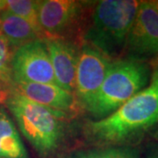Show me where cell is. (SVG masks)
<instances>
[{
  "mask_svg": "<svg viewBox=\"0 0 158 158\" xmlns=\"http://www.w3.org/2000/svg\"><path fill=\"white\" fill-rule=\"evenodd\" d=\"M13 49L0 31V89H4L12 84L11 58Z\"/></svg>",
  "mask_w": 158,
  "mask_h": 158,
  "instance_id": "15",
  "label": "cell"
},
{
  "mask_svg": "<svg viewBox=\"0 0 158 158\" xmlns=\"http://www.w3.org/2000/svg\"><path fill=\"white\" fill-rule=\"evenodd\" d=\"M44 40L50 57L56 84L74 94L80 49L67 39L47 38Z\"/></svg>",
  "mask_w": 158,
  "mask_h": 158,
  "instance_id": "9",
  "label": "cell"
},
{
  "mask_svg": "<svg viewBox=\"0 0 158 158\" xmlns=\"http://www.w3.org/2000/svg\"><path fill=\"white\" fill-rule=\"evenodd\" d=\"M5 6H6V2H5V0H0V11H2V10L5 8Z\"/></svg>",
  "mask_w": 158,
  "mask_h": 158,
  "instance_id": "18",
  "label": "cell"
},
{
  "mask_svg": "<svg viewBox=\"0 0 158 158\" xmlns=\"http://www.w3.org/2000/svg\"><path fill=\"white\" fill-rule=\"evenodd\" d=\"M70 158H85V153L80 152V153H78V154H77V155L73 156L72 157H70Z\"/></svg>",
  "mask_w": 158,
  "mask_h": 158,
  "instance_id": "17",
  "label": "cell"
},
{
  "mask_svg": "<svg viewBox=\"0 0 158 158\" xmlns=\"http://www.w3.org/2000/svg\"><path fill=\"white\" fill-rule=\"evenodd\" d=\"M5 104L40 157H50L60 149L68 134L69 113L36 104L12 89Z\"/></svg>",
  "mask_w": 158,
  "mask_h": 158,
  "instance_id": "2",
  "label": "cell"
},
{
  "mask_svg": "<svg viewBox=\"0 0 158 158\" xmlns=\"http://www.w3.org/2000/svg\"><path fill=\"white\" fill-rule=\"evenodd\" d=\"M13 83L56 84L54 70L44 39L18 48L11 58Z\"/></svg>",
  "mask_w": 158,
  "mask_h": 158,
  "instance_id": "5",
  "label": "cell"
},
{
  "mask_svg": "<svg viewBox=\"0 0 158 158\" xmlns=\"http://www.w3.org/2000/svg\"><path fill=\"white\" fill-rule=\"evenodd\" d=\"M84 153L85 158H141L140 151L132 145L96 148Z\"/></svg>",
  "mask_w": 158,
  "mask_h": 158,
  "instance_id": "14",
  "label": "cell"
},
{
  "mask_svg": "<svg viewBox=\"0 0 158 158\" xmlns=\"http://www.w3.org/2000/svg\"><path fill=\"white\" fill-rule=\"evenodd\" d=\"M153 62H156V63H157V64H158V57H157V58H156V59H154Z\"/></svg>",
  "mask_w": 158,
  "mask_h": 158,
  "instance_id": "21",
  "label": "cell"
},
{
  "mask_svg": "<svg viewBox=\"0 0 158 158\" xmlns=\"http://www.w3.org/2000/svg\"><path fill=\"white\" fill-rule=\"evenodd\" d=\"M0 31L13 51L34 40L41 39L27 21L5 8L0 11Z\"/></svg>",
  "mask_w": 158,
  "mask_h": 158,
  "instance_id": "11",
  "label": "cell"
},
{
  "mask_svg": "<svg viewBox=\"0 0 158 158\" xmlns=\"http://www.w3.org/2000/svg\"><path fill=\"white\" fill-rule=\"evenodd\" d=\"M11 88L36 104L69 114L77 104L74 94L55 84L13 83Z\"/></svg>",
  "mask_w": 158,
  "mask_h": 158,
  "instance_id": "10",
  "label": "cell"
},
{
  "mask_svg": "<svg viewBox=\"0 0 158 158\" xmlns=\"http://www.w3.org/2000/svg\"><path fill=\"white\" fill-rule=\"evenodd\" d=\"M124 52L127 57L144 61L158 57V12L149 1H140Z\"/></svg>",
  "mask_w": 158,
  "mask_h": 158,
  "instance_id": "7",
  "label": "cell"
},
{
  "mask_svg": "<svg viewBox=\"0 0 158 158\" xmlns=\"http://www.w3.org/2000/svg\"><path fill=\"white\" fill-rule=\"evenodd\" d=\"M0 158H29L18 128L2 106H0Z\"/></svg>",
  "mask_w": 158,
  "mask_h": 158,
  "instance_id": "12",
  "label": "cell"
},
{
  "mask_svg": "<svg viewBox=\"0 0 158 158\" xmlns=\"http://www.w3.org/2000/svg\"><path fill=\"white\" fill-rule=\"evenodd\" d=\"M150 82L106 118L89 121L85 137L97 148L130 145L158 124V64L153 62Z\"/></svg>",
  "mask_w": 158,
  "mask_h": 158,
  "instance_id": "1",
  "label": "cell"
},
{
  "mask_svg": "<svg viewBox=\"0 0 158 158\" xmlns=\"http://www.w3.org/2000/svg\"><path fill=\"white\" fill-rule=\"evenodd\" d=\"M83 6L74 0L40 1L39 23L44 38L65 39L79 24Z\"/></svg>",
  "mask_w": 158,
  "mask_h": 158,
  "instance_id": "8",
  "label": "cell"
},
{
  "mask_svg": "<svg viewBox=\"0 0 158 158\" xmlns=\"http://www.w3.org/2000/svg\"><path fill=\"white\" fill-rule=\"evenodd\" d=\"M140 1L101 0L97 2L84 40L108 57L114 59L124 52L131 26Z\"/></svg>",
  "mask_w": 158,
  "mask_h": 158,
  "instance_id": "4",
  "label": "cell"
},
{
  "mask_svg": "<svg viewBox=\"0 0 158 158\" xmlns=\"http://www.w3.org/2000/svg\"><path fill=\"white\" fill-rule=\"evenodd\" d=\"M148 158H158V151L156 152L153 153L152 155L150 156H148Z\"/></svg>",
  "mask_w": 158,
  "mask_h": 158,
  "instance_id": "19",
  "label": "cell"
},
{
  "mask_svg": "<svg viewBox=\"0 0 158 158\" xmlns=\"http://www.w3.org/2000/svg\"><path fill=\"white\" fill-rule=\"evenodd\" d=\"M150 4L154 6V8L158 12V0H154V1H149Z\"/></svg>",
  "mask_w": 158,
  "mask_h": 158,
  "instance_id": "16",
  "label": "cell"
},
{
  "mask_svg": "<svg viewBox=\"0 0 158 158\" xmlns=\"http://www.w3.org/2000/svg\"><path fill=\"white\" fill-rule=\"evenodd\" d=\"M113 59L96 48L84 43L79 53L74 95L77 102L86 110L103 84Z\"/></svg>",
  "mask_w": 158,
  "mask_h": 158,
  "instance_id": "6",
  "label": "cell"
},
{
  "mask_svg": "<svg viewBox=\"0 0 158 158\" xmlns=\"http://www.w3.org/2000/svg\"><path fill=\"white\" fill-rule=\"evenodd\" d=\"M151 69L147 62L126 57L113 60L86 112L93 120L106 118L147 87Z\"/></svg>",
  "mask_w": 158,
  "mask_h": 158,
  "instance_id": "3",
  "label": "cell"
},
{
  "mask_svg": "<svg viewBox=\"0 0 158 158\" xmlns=\"http://www.w3.org/2000/svg\"><path fill=\"white\" fill-rule=\"evenodd\" d=\"M5 9L22 18L31 25L41 39H45L39 23V2L34 0H5Z\"/></svg>",
  "mask_w": 158,
  "mask_h": 158,
  "instance_id": "13",
  "label": "cell"
},
{
  "mask_svg": "<svg viewBox=\"0 0 158 158\" xmlns=\"http://www.w3.org/2000/svg\"><path fill=\"white\" fill-rule=\"evenodd\" d=\"M155 138H156V139L158 141V130H157V132L156 133V135H155Z\"/></svg>",
  "mask_w": 158,
  "mask_h": 158,
  "instance_id": "20",
  "label": "cell"
}]
</instances>
